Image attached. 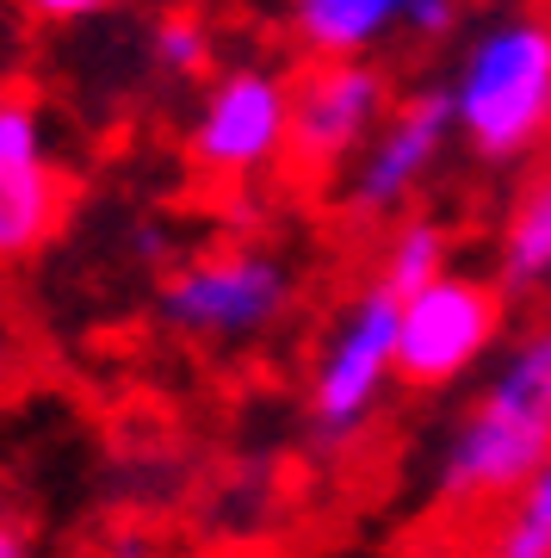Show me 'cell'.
<instances>
[{
  "mask_svg": "<svg viewBox=\"0 0 551 558\" xmlns=\"http://www.w3.org/2000/svg\"><path fill=\"white\" fill-rule=\"evenodd\" d=\"M546 459H551V323L514 341V354L495 366V379L458 416L433 484L453 509H483V502L521 497Z\"/></svg>",
  "mask_w": 551,
  "mask_h": 558,
  "instance_id": "cell-1",
  "label": "cell"
},
{
  "mask_svg": "<svg viewBox=\"0 0 551 558\" xmlns=\"http://www.w3.org/2000/svg\"><path fill=\"white\" fill-rule=\"evenodd\" d=\"M458 137L483 161H521L551 137V20L546 13H509L483 25L453 75Z\"/></svg>",
  "mask_w": 551,
  "mask_h": 558,
  "instance_id": "cell-2",
  "label": "cell"
},
{
  "mask_svg": "<svg viewBox=\"0 0 551 558\" xmlns=\"http://www.w3.org/2000/svg\"><path fill=\"white\" fill-rule=\"evenodd\" d=\"M292 304V274L267 248H217V255L180 260L161 279V317L186 336L242 341L260 336Z\"/></svg>",
  "mask_w": 551,
  "mask_h": 558,
  "instance_id": "cell-3",
  "label": "cell"
},
{
  "mask_svg": "<svg viewBox=\"0 0 551 558\" xmlns=\"http://www.w3.org/2000/svg\"><path fill=\"white\" fill-rule=\"evenodd\" d=\"M292 137V81L273 69H223L198 100L186 156L211 180H248L273 168Z\"/></svg>",
  "mask_w": 551,
  "mask_h": 558,
  "instance_id": "cell-4",
  "label": "cell"
},
{
  "mask_svg": "<svg viewBox=\"0 0 551 558\" xmlns=\"http://www.w3.org/2000/svg\"><path fill=\"white\" fill-rule=\"evenodd\" d=\"M391 119V75L378 62H310L292 81V156L297 174H335L341 161H359V149Z\"/></svg>",
  "mask_w": 551,
  "mask_h": 558,
  "instance_id": "cell-5",
  "label": "cell"
},
{
  "mask_svg": "<svg viewBox=\"0 0 551 558\" xmlns=\"http://www.w3.org/2000/svg\"><path fill=\"white\" fill-rule=\"evenodd\" d=\"M502 329V292L472 274H446L403 299L396 323V379L415 391H440V385L465 379L483 348Z\"/></svg>",
  "mask_w": 551,
  "mask_h": 558,
  "instance_id": "cell-6",
  "label": "cell"
},
{
  "mask_svg": "<svg viewBox=\"0 0 551 558\" xmlns=\"http://www.w3.org/2000/svg\"><path fill=\"white\" fill-rule=\"evenodd\" d=\"M396 323H403V299L384 292L372 279V292H359L354 311L341 317L329 354L316 366L310 416L329 440H347L359 422L378 410V391L396 379Z\"/></svg>",
  "mask_w": 551,
  "mask_h": 558,
  "instance_id": "cell-7",
  "label": "cell"
},
{
  "mask_svg": "<svg viewBox=\"0 0 551 558\" xmlns=\"http://www.w3.org/2000/svg\"><path fill=\"white\" fill-rule=\"evenodd\" d=\"M453 137H458L453 94H415V100L391 106V119L378 124V137L359 149L354 174H347V211L366 223L403 211Z\"/></svg>",
  "mask_w": 551,
  "mask_h": 558,
  "instance_id": "cell-8",
  "label": "cell"
},
{
  "mask_svg": "<svg viewBox=\"0 0 551 558\" xmlns=\"http://www.w3.org/2000/svg\"><path fill=\"white\" fill-rule=\"evenodd\" d=\"M62 223V174L50 161L44 112L20 94H0V267L38 255Z\"/></svg>",
  "mask_w": 551,
  "mask_h": 558,
  "instance_id": "cell-9",
  "label": "cell"
},
{
  "mask_svg": "<svg viewBox=\"0 0 551 558\" xmlns=\"http://www.w3.org/2000/svg\"><path fill=\"white\" fill-rule=\"evenodd\" d=\"M409 0H292V32L316 62H366L403 25Z\"/></svg>",
  "mask_w": 551,
  "mask_h": 558,
  "instance_id": "cell-10",
  "label": "cell"
},
{
  "mask_svg": "<svg viewBox=\"0 0 551 558\" xmlns=\"http://www.w3.org/2000/svg\"><path fill=\"white\" fill-rule=\"evenodd\" d=\"M502 279L509 286H551V168L514 199L502 230Z\"/></svg>",
  "mask_w": 551,
  "mask_h": 558,
  "instance_id": "cell-11",
  "label": "cell"
},
{
  "mask_svg": "<svg viewBox=\"0 0 551 558\" xmlns=\"http://www.w3.org/2000/svg\"><path fill=\"white\" fill-rule=\"evenodd\" d=\"M446 274H453V267H446V230L433 218H409L391 236V248H384L378 286L396 292V299H415L421 286H433V279H446Z\"/></svg>",
  "mask_w": 551,
  "mask_h": 558,
  "instance_id": "cell-12",
  "label": "cell"
},
{
  "mask_svg": "<svg viewBox=\"0 0 551 558\" xmlns=\"http://www.w3.org/2000/svg\"><path fill=\"white\" fill-rule=\"evenodd\" d=\"M490 558H551V459L532 472V484L514 497Z\"/></svg>",
  "mask_w": 551,
  "mask_h": 558,
  "instance_id": "cell-13",
  "label": "cell"
},
{
  "mask_svg": "<svg viewBox=\"0 0 551 558\" xmlns=\"http://www.w3.org/2000/svg\"><path fill=\"white\" fill-rule=\"evenodd\" d=\"M149 57H156L168 75H205V69H211V25L198 20L193 7L161 13L156 32H149Z\"/></svg>",
  "mask_w": 551,
  "mask_h": 558,
  "instance_id": "cell-14",
  "label": "cell"
},
{
  "mask_svg": "<svg viewBox=\"0 0 551 558\" xmlns=\"http://www.w3.org/2000/svg\"><path fill=\"white\" fill-rule=\"evenodd\" d=\"M458 13H465L458 0H409V13H403V25H409L415 38H446V32L458 25Z\"/></svg>",
  "mask_w": 551,
  "mask_h": 558,
  "instance_id": "cell-15",
  "label": "cell"
},
{
  "mask_svg": "<svg viewBox=\"0 0 551 558\" xmlns=\"http://www.w3.org/2000/svg\"><path fill=\"white\" fill-rule=\"evenodd\" d=\"M25 13H38V20L50 25H75V20H94V13H106L112 0H20Z\"/></svg>",
  "mask_w": 551,
  "mask_h": 558,
  "instance_id": "cell-16",
  "label": "cell"
},
{
  "mask_svg": "<svg viewBox=\"0 0 551 558\" xmlns=\"http://www.w3.org/2000/svg\"><path fill=\"white\" fill-rule=\"evenodd\" d=\"M0 558H32V539L13 515H0Z\"/></svg>",
  "mask_w": 551,
  "mask_h": 558,
  "instance_id": "cell-17",
  "label": "cell"
},
{
  "mask_svg": "<svg viewBox=\"0 0 551 558\" xmlns=\"http://www.w3.org/2000/svg\"><path fill=\"white\" fill-rule=\"evenodd\" d=\"M13 360V336H7V323H0V366Z\"/></svg>",
  "mask_w": 551,
  "mask_h": 558,
  "instance_id": "cell-18",
  "label": "cell"
}]
</instances>
